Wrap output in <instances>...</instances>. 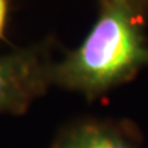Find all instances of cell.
<instances>
[{"instance_id": "4", "label": "cell", "mask_w": 148, "mask_h": 148, "mask_svg": "<svg viewBox=\"0 0 148 148\" xmlns=\"http://www.w3.org/2000/svg\"><path fill=\"white\" fill-rule=\"evenodd\" d=\"M100 3H115V4L126 5L140 14L145 8H148V0H100Z\"/></svg>"}, {"instance_id": "3", "label": "cell", "mask_w": 148, "mask_h": 148, "mask_svg": "<svg viewBox=\"0 0 148 148\" xmlns=\"http://www.w3.org/2000/svg\"><path fill=\"white\" fill-rule=\"evenodd\" d=\"M59 148H133L123 137L100 125H81L70 130Z\"/></svg>"}, {"instance_id": "2", "label": "cell", "mask_w": 148, "mask_h": 148, "mask_svg": "<svg viewBox=\"0 0 148 148\" xmlns=\"http://www.w3.org/2000/svg\"><path fill=\"white\" fill-rule=\"evenodd\" d=\"M52 82V66L40 48L0 55V112L23 110Z\"/></svg>"}, {"instance_id": "1", "label": "cell", "mask_w": 148, "mask_h": 148, "mask_svg": "<svg viewBox=\"0 0 148 148\" xmlns=\"http://www.w3.org/2000/svg\"><path fill=\"white\" fill-rule=\"evenodd\" d=\"M100 4L99 16L84 41L52 66L53 82L86 96L101 95L148 67L141 14L122 4Z\"/></svg>"}, {"instance_id": "5", "label": "cell", "mask_w": 148, "mask_h": 148, "mask_svg": "<svg viewBox=\"0 0 148 148\" xmlns=\"http://www.w3.org/2000/svg\"><path fill=\"white\" fill-rule=\"evenodd\" d=\"M7 14H8V3L7 0H0V38L4 34Z\"/></svg>"}]
</instances>
